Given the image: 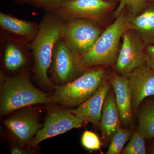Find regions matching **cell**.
<instances>
[{
  "mask_svg": "<svg viewBox=\"0 0 154 154\" xmlns=\"http://www.w3.org/2000/svg\"><path fill=\"white\" fill-rule=\"evenodd\" d=\"M148 2H154V0H147Z\"/></svg>",
  "mask_w": 154,
  "mask_h": 154,
  "instance_id": "f546056e",
  "label": "cell"
},
{
  "mask_svg": "<svg viewBox=\"0 0 154 154\" xmlns=\"http://www.w3.org/2000/svg\"><path fill=\"white\" fill-rule=\"evenodd\" d=\"M121 48L116 63L113 66L119 75L128 76L137 68L146 64V45L137 32L126 29L122 35Z\"/></svg>",
  "mask_w": 154,
  "mask_h": 154,
  "instance_id": "52a82bcc",
  "label": "cell"
},
{
  "mask_svg": "<svg viewBox=\"0 0 154 154\" xmlns=\"http://www.w3.org/2000/svg\"><path fill=\"white\" fill-rule=\"evenodd\" d=\"M125 12V22L127 29L137 32L146 45L154 44V2L148 5L140 14L134 15Z\"/></svg>",
  "mask_w": 154,
  "mask_h": 154,
  "instance_id": "5bb4252c",
  "label": "cell"
},
{
  "mask_svg": "<svg viewBox=\"0 0 154 154\" xmlns=\"http://www.w3.org/2000/svg\"><path fill=\"white\" fill-rule=\"evenodd\" d=\"M145 54L146 64L154 70V44L146 45Z\"/></svg>",
  "mask_w": 154,
  "mask_h": 154,
  "instance_id": "cb8c5ba5",
  "label": "cell"
},
{
  "mask_svg": "<svg viewBox=\"0 0 154 154\" xmlns=\"http://www.w3.org/2000/svg\"><path fill=\"white\" fill-rule=\"evenodd\" d=\"M125 9L107 26L87 52L76 59L77 69L81 72L94 66H113L120 51V39L127 29L125 22Z\"/></svg>",
  "mask_w": 154,
  "mask_h": 154,
  "instance_id": "7a4b0ae2",
  "label": "cell"
},
{
  "mask_svg": "<svg viewBox=\"0 0 154 154\" xmlns=\"http://www.w3.org/2000/svg\"><path fill=\"white\" fill-rule=\"evenodd\" d=\"M121 123L119 113L115 94L110 89L107 93L102 107L100 127L102 139L105 142H109Z\"/></svg>",
  "mask_w": 154,
  "mask_h": 154,
  "instance_id": "9a60e30c",
  "label": "cell"
},
{
  "mask_svg": "<svg viewBox=\"0 0 154 154\" xmlns=\"http://www.w3.org/2000/svg\"><path fill=\"white\" fill-rule=\"evenodd\" d=\"M106 2L110 3H117L119 2H120V0H104Z\"/></svg>",
  "mask_w": 154,
  "mask_h": 154,
  "instance_id": "4316f807",
  "label": "cell"
},
{
  "mask_svg": "<svg viewBox=\"0 0 154 154\" xmlns=\"http://www.w3.org/2000/svg\"><path fill=\"white\" fill-rule=\"evenodd\" d=\"M16 1L22 3L25 2H30V0H16Z\"/></svg>",
  "mask_w": 154,
  "mask_h": 154,
  "instance_id": "83f0119b",
  "label": "cell"
},
{
  "mask_svg": "<svg viewBox=\"0 0 154 154\" xmlns=\"http://www.w3.org/2000/svg\"><path fill=\"white\" fill-rule=\"evenodd\" d=\"M129 81L134 115L146 98L154 96V70L146 64L141 66L128 75Z\"/></svg>",
  "mask_w": 154,
  "mask_h": 154,
  "instance_id": "30bf717a",
  "label": "cell"
},
{
  "mask_svg": "<svg viewBox=\"0 0 154 154\" xmlns=\"http://www.w3.org/2000/svg\"><path fill=\"white\" fill-rule=\"evenodd\" d=\"M38 1H39V0H30V2H32V3H34V4L37 5Z\"/></svg>",
  "mask_w": 154,
  "mask_h": 154,
  "instance_id": "f1b7e54d",
  "label": "cell"
},
{
  "mask_svg": "<svg viewBox=\"0 0 154 154\" xmlns=\"http://www.w3.org/2000/svg\"><path fill=\"white\" fill-rule=\"evenodd\" d=\"M71 110L57 108L50 111L42 128L29 143L30 148L36 147L47 139L62 134L70 130L82 127L85 123Z\"/></svg>",
  "mask_w": 154,
  "mask_h": 154,
  "instance_id": "ba28073f",
  "label": "cell"
},
{
  "mask_svg": "<svg viewBox=\"0 0 154 154\" xmlns=\"http://www.w3.org/2000/svg\"><path fill=\"white\" fill-rule=\"evenodd\" d=\"M148 152L149 153L154 154V141L151 144L148 149Z\"/></svg>",
  "mask_w": 154,
  "mask_h": 154,
  "instance_id": "484cf974",
  "label": "cell"
},
{
  "mask_svg": "<svg viewBox=\"0 0 154 154\" xmlns=\"http://www.w3.org/2000/svg\"><path fill=\"white\" fill-rule=\"evenodd\" d=\"M0 112L2 116L27 106L55 103L52 96L38 90L28 77L1 76Z\"/></svg>",
  "mask_w": 154,
  "mask_h": 154,
  "instance_id": "3957f363",
  "label": "cell"
},
{
  "mask_svg": "<svg viewBox=\"0 0 154 154\" xmlns=\"http://www.w3.org/2000/svg\"><path fill=\"white\" fill-rule=\"evenodd\" d=\"M137 116V131L146 140L154 138V99H148L141 104Z\"/></svg>",
  "mask_w": 154,
  "mask_h": 154,
  "instance_id": "e0dca14e",
  "label": "cell"
},
{
  "mask_svg": "<svg viewBox=\"0 0 154 154\" xmlns=\"http://www.w3.org/2000/svg\"><path fill=\"white\" fill-rule=\"evenodd\" d=\"M119 5L113 12L114 18L119 16L124 8L128 13L134 15L140 14L148 5L147 0H120Z\"/></svg>",
  "mask_w": 154,
  "mask_h": 154,
  "instance_id": "ffe728a7",
  "label": "cell"
},
{
  "mask_svg": "<svg viewBox=\"0 0 154 154\" xmlns=\"http://www.w3.org/2000/svg\"><path fill=\"white\" fill-rule=\"evenodd\" d=\"M81 142L83 146L90 150L99 149L102 145L98 136L89 131H85L83 134Z\"/></svg>",
  "mask_w": 154,
  "mask_h": 154,
  "instance_id": "7402d4cb",
  "label": "cell"
},
{
  "mask_svg": "<svg viewBox=\"0 0 154 154\" xmlns=\"http://www.w3.org/2000/svg\"><path fill=\"white\" fill-rule=\"evenodd\" d=\"M109 79L102 83L98 91L87 101L71 110L72 113L85 123L90 122L95 126H100L104 101L112 88Z\"/></svg>",
  "mask_w": 154,
  "mask_h": 154,
  "instance_id": "4fadbf2b",
  "label": "cell"
},
{
  "mask_svg": "<svg viewBox=\"0 0 154 154\" xmlns=\"http://www.w3.org/2000/svg\"><path fill=\"white\" fill-rule=\"evenodd\" d=\"M107 67H93L70 82L55 86L53 95L55 102L67 107L79 106L98 91L102 83L109 79Z\"/></svg>",
  "mask_w": 154,
  "mask_h": 154,
  "instance_id": "277c9868",
  "label": "cell"
},
{
  "mask_svg": "<svg viewBox=\"0 0 154 154\" xmlns=\"http://www.w3.org/2000/svg\"><path fill=\"white\" fill-rule=\"evenodd\" d=\"M4 123L19 141L29 144L42 127L36 113L33 111L17 113L7 119Z\"/></svg>",
  "mask_w": 154,
  "mask_h": 154,
  "instance_id": "7c38bea8",
  "label": "cell"
},
{
  "mask_svg": "<svg viewBox=\"0 0 154 154\" xmlns=\"http://www.w3.org/2000/svg\"><path fill=\"white\" fill-rule=\"evenodd\" d=\"M69 1L70 0H39L37 5L44 7L50 11Z\"/></svg>",
  "mask_w": 154,
  "mask_h": 154,
  "instance_id": "603a6c76",
  "label": "cell"
},
{
  "mask_svg": "<svg viewBox=\"0 0 154 154\" xmlns=\"http://www.w3.org/2000/svg\"><path fill=\"white\" fill-rule=\"evenodd\" d=\"M0 25L6 31L26 42H31L39 27V25L34 22L18 19L2 12L0 14Z\"/></svg>",
  "mask_w": 154,
  "mask_h": 154,
  "instance_id": "2e32d148",
  "label": "cell"
},
{
  "mask_svg": "<svg viewBox=\"0 0 154 154\" xmlns=\"http://www.w3.org/2000/svg\"><path fill=\"white\" fill-rule=\"evenodd\" d=\"M110 82L115 94L116 102L122 124L129 128L133 127L132 98L127 76H122L113 71Z\"/></svg>",
  "mask_w": 154,
  "mask_h": 154,
  "instance_id": "8fae6325",
  "label": "cell"
},
{
  "mask_svg": "<svg viewBox=\"0 0 154 154\" xmlns=\"http://www.w3.org/2000/svg\"><path fill=\"white\" fill-rule=\"evenodd\" d=\"M75 57L63 37L58 40L53 51L50 72L54 80L63 85L75 79L78 70Z\"/></svg>",
  "mask_w": 154,
  "mask_h": 154,
  "instance_id": "9c48e42d",
  "label": "cell"
},
{
  "mask_svg": "<svg viewBox=\"0 0 154 154\" xmlns=\"http://www.w3.org/2000/svg\"><path fill=\"white\" fill-rule=\"evenodd\" d=\"M116 4L104 0H70L49 11L63 20L84 18L102 25Z\"/></svg>",
  "mask_w": 154,
  "mask_h": 154,
  "instance_id": "8992f818",
  "label": "cell"
},
{
  "mask_svg": "<svg viewBox=\"0 0 154 154\" xmlns=\"http://www.w3.org/2000/svg\"><path fill=\"white\" fill-rule=\"evenodd\" d=\"M33 151L30 149H26L19 147L18 146L14 145L11 149V153L12 154H27L32 153Z\"/></svg>",
  "mask_w": 154,
  "mask_h": 154,
  "instance_id": "d4e9b609",
  "label": "cell"
},
{
  "mask_svg": "<svg viewBox=\"0 0 154 154\" xmlns=\"http://www.w3.org/2000/svg\"><path fill=\"white\" fill-rule=\"evenodd\" d=\"M145 140L137 130L133 132L129 142L122 149L121 154H146Z\"/></svg>",
  "mask_w": 154,
  "mask_h": 154,
  "instance_id": "44dd1931",
  "label": "cell"
},
{
  "mask_svg": "<svg viewBox=\"0 0 154 154\" xmlns=\"http://www.w3.org/2000/svg\"><path fill=\"white\" fill-rule=\"evenodd\" d=\"M63 22V19L51 13L45 16L30 45L34 59V75L40 84L48 88H55L47 72L56 43L62 37Z\"/></svg>",
  "mask_w": 154,
  "mask_h": 154,
  "instance_id": "6da1fadb",
  "label": "cell"
},
{
  "mask_svg": "<svg viewBox=\"0 0 154 154\" xmlns=\"http://www.w3.org/2000/svg\"><path fill=\"white\" fill-rule=\"evenodd\" d=\"M27 58L23 50L14 42L8 43L5 48L4 56V65L6 69L15 71L25 65Z\"/></svg>",
  "mask_w": 154,
  "mask_h": 154,
  "instance_id": "ac0fdd59",
  "label": "cell"
},
{
  "mask_svg": "<svg viewBox=\"0 0 154 154\" xmlns=\"http://www.w3.org/2000/svg\"><path fill=\"white\" fill-rule=\"evenodd\" d=\"M129 128H119L111 139L107 154H119L125 144L130 139L133 132Z\"/></svg>",
  "mask_w": 154,
  "mask_h": 154,
  "instance_id": "d6986e66",
  "label": "cell"
},
{
  "mask_svg": "<svg viewBox=\"0 0 154 154\" xmlns=\"http://www.w3.org/2000/svg\"><path fill=\"white\" fill-rule=\"evenodd\" d=\"M103 30L101 25L84 18L63 20L62 37L76 59L94 45Z\"/></svg>",
  "mask_w": 154,
  "mask_h": 154,
  "instance_id": "5b68a950",
  "label": "cell"
}]
</instances>
